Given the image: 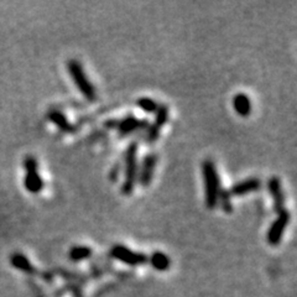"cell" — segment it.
Returning a JSON list of instances; mask_svg holds the SVG:
<instances>
[{"label": "cell", "mask_w": 297, "mask_h": 297, "mask_svg": "<svg viewBox=\"0 0 297 297\" xmlns=\"http://www.w3.org/2000/svg\"><path fill=\"white\" fill-rule=\"evenodd\" d=\"M158 155L156 154H148L144 158H142V166L140 170L138 171V181L142 187H148L151 184L152 181L154 172H155V168L158 165Z\"/></svg>", "instance_id": "ba28073f"}, {"label": "cell", "mask_w": 297, "mask_h": 297, "mask_svg": "<svg viewBox=\"0 0 297 297\" xmlns=\"http://www.w3.org/2000/svg\"><path fill=\"white\" fill-rule=\"evenodd\" d=\"M112 258L116 260H119L125 265L129 266H139V265H144L148 262V256L142 252H136L134 250L129 249L122 244H116L110 249Z\"/></svg>", "instance_id": "277c9868"}, {"label": "cell", "mask_w": 297, "mask_h": 297, "mask_svg": "<svg viewBox=\"0 0 297 297\" xmlns=\"http://www.w3.org/2000/svg\"><path fill=\"white\" fill-rule=\"evenodd\" d=\"M12 264L16 269L22 270L25 272H34V268L31 265V262L22 254H16L12 256Z\"/></svg>", "instance_id": "ac0fdd59"}, {"label": "cell", "mask_w": 297, "mask_h": 297, "mask_svg": "<svg viewBox=\"0 0 297 297\" xmlns=\"http://www.w3.org/2000/svg\"><path fill=\"white\" fill-rule=\"evenodd\" d=\"M148 260L150 262L151 266L158 272H166L171 265L170 258L161 252H155L150 258H148Z\"/></svg>", "instance_id": "4fadbf2b"}, {"label": "cell", "mask_w": 297, "mask_h": 297, "mask_svg": "<svg viewBox=\"0 0 297 297\" xmlns=\"http://www.w3.org/2000/svg\"><path fill=\"white\" fill-rule=\"evenodd\" d=\"M148 126V120L145 119H138L136 116H132V114H129V116H124L123 119L118 120L116 123V130L118 132V136L120 139H124V138L130 136L134 132H136L138 130H144Z\"/></svg>", "instance_id": "52a82bcc"}, {"label": "cell", "mask_w": 297, "mask_h": 297, "mask_svg": "<svg viewBox=\"0 0 297 297\" xmlns=\"http://www.w3.org/2000/svg\"><path fill=\"white\" fill-rule=\"evenodd\" d=\"M290 220L291 214L288 210H284L280 213H278V217L272 223L266 234V240L270 246H276L281 243V239H282L284 233H285L286 228L290 223Z\"/></svg>", "instance_id": "5b68a950"}, {"label": "cell", "mask_w": 297, "mask_h": 297, "mask_svg": "<svg viewBox=\"0 0 297 297\" xmlns=\"http://www.w3.org/2000/svg\"><path fill=\"white\" fill-rule=\"evenodd\" d=\"M268 190H269V194L272 197L274 210L276 213H280L281 210H285V194H284L282 184H281L280 178L276 176H272L268 181Z\"/></svg>", "instance_id": "9c48e42d"}, {"label": "cell", "mask_w": 297, "mask_h": 297, "mask_svg": "<svg viewBox=\"0 0 297 297\" xmlns=\"http://www.w3.org/2000/svg\"><path fill=\"white\" fill-rule=\"evenodd\" d=\"M48 118L51 123H54L61 132H66V134H74V132H77L74 125L67 119V116L61 110L54 109V110L48 112Z\"/></svg>", "instance_id": "8fae6325"}, {"label": "cell", "mask_w": 297, "mask_h": 297, "mask_svg": "<svg viewBox=\"0 0 297 297\" xmlns=\"http://www.w3.org/2000/svg\"><path fill=\"white\" fill-rule=\"evenodd\" d=\"M262 181L256 177H250V178L243 180V181L238 182V184H233L229 191V194L232 196L240 197L246 196L248 194H252V192H256L262 188Z\"/></svg>", "instance_id": "30bf717a"}, {"label": "cell", "mask_w": 297, "mask_h": 297, "mask_svg": "<svg viewBox=\"0 0 297 297\" xmlns=\"http://www.w3.org/2000/svg\"><path fill=\"white\" fill-rule=\"evenodd\" d=\"M136 106H139L144 113H148V114H155L158 108V102L154 100L152 98H148V97H142L138 99Z\"/></svg>", "instance_id": "2e32d148"}, {"label": "cell", "mask_w": 297, "mask_h": 297, "mask_svg": "<svg viewBox=\"0 0 297 297\" xmlns=\"http://www.w3.org/2000/svg\"><path fill=\"white\" fill-rule=\"evenodd\" d=\"M138 142H132L128 145L124 154V182L122 184V194L130 196L134 192L138 182Z\"/></svg>", "instance_id": "7a4b0ae2"}, {"label": "cell", "mask_w": 297, "mask_h": 297, "mask_svg": "<svg viewBox=\"0 0 297 297\" xmlns=\"http://www.w3.org/2000/svg\"><path fill=\"white\" fill-rule=\"evenodd\" d=\"M218 204L222 208L224 213L233 212V203H232V194L226 190H220V197H218Z\"/></svg>", "instance_id": "e0dca14e"}, {"label": "cell", "mask_w": 297, "mask_h": 297, "mask_svg": "<svg viewBox=\"0 0 297 297\" xmlns=\"http://www.w3.org/2000/svg\"><path fill=\"white\" fill-rule=\"evenodd\" d=\"M203 184H204V200L208 210H214L218 206V197L220 192V180L216 164L207 158L202 164Z\"/></svg>", "instance_id": "6da1fadb"}, {"label": "cell", "mask_w": 297, "mask_h": 297, "mask_svg": "<svg viewBox=\"0 0 297 297\" xmlns=\"http://www.w3.org/2000/svg\"><path fill=\"white\" fill-rule=\"evenodd\" d=\"M160 128H158L156 125L148 124V126L145 129V132H145V142L148 144H154L160 136Z\"/></svg>", "instance_id": "d6986e66"}, {"label": "cell", "mask_w": 297, "mask_h": 297, "mask_svg": "<svg viewBox=\"0 0 297 297\" xmlns=\"http://www.w3.org/2000/svg\"><path fill=\"white\" fill-rule=\"evenodd\" d=\"M67 70L68 74L74 80L76 87H77L78 92L83 96L88 102H96L97 100V92H96L94 86L90 80V78L86 74L83 66L80 64V61L72 58L67 62Z\"/></svg>", "instance_id": "3957f363"}, {"label": "cell", "mask_w": 297, "mask_h": 297, "mask_svg": "<svg viewBox=\"0 0 297 297\" xmlns=\"http://www.w3.org/2000/svg\"><path fill=\"white\" fill-rule=\"evenodd\" d=\"M168 116H170V109L165 104H158V108L155 113V122L154 125H156L158 128H162L164 125L168 124Z\"/></svg>", "instance_id": "9a60e30c"}, {"label": "cell", "mask_w": 297, "mask_h": 297, "mask_svg": "<svg viewBox=\"0 0 297 297\" xmlns=\"http://www.w3.org/2000/svg\"><path fill=\"white\" fill-rule=\"evenodd\" d=\"M38 164L35 158L32 156H28L25 160V168H26V176L24 180L25 188L31 194H38L42 191L44 188V181L41 176L38 172Z\"/></svg>", "instance_id": "8992f818"}, {"label": "cell", "mask_w": 297, "mask_h": 297, "mask_svg": "<svg viewBox=\"0 0 297 297\" xmlns=\"http://www.w3.org/2000/svg\"><path fill=\"white\" fill-rule=\"evenodd\" d=\"M68 256L72 262H83V260H87L92 256V249L90 246H76L71 248L68 252Z\"/></svg>", "instance_id": "5bb4252c"}, {"label": "cell", "mask_w": 297, "mask_h": 297, "mask_svg": "<svg viewBox=\"0 0 297 297\" xmlns=\"http://www.w3.org/2000/svg\"><path fill=\"white\" fill-rule=\"evenodd\" d=\"M233 108L238 116L246 118L252 114V102L246 93H238L233 98Z\"/></svg>", "instance_id": "7c38bea8"}]
</instances>
